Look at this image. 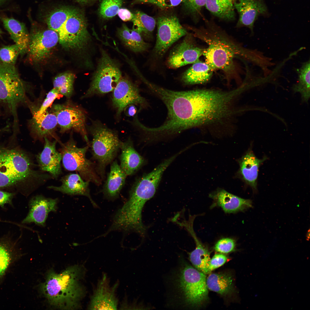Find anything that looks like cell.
<instances>
[{"instance_id": "17", "label": "cell", "mask_w": 310, "mask_h": 310, "mask_svg": "<svg viewBox=\"0 0 310 310\" xmlns=\"http://www.w3.org/2000/svg\"><path fill=\"white\" fill-rule=\"evenodd\" d=\"M57 142L56 140L51 141L45 138L42 150L35 156L38 169L48 173L53 179H57L62 173V156L56 148Z\"/></svg>"}, {"instance_id": "20", "label": "cell", "mask_w": 310, "mask_h": 310, "mask_svg": "<svg viewBox=\"0 0 310 310\" xmlns=\"http://www.w3.org/2000/svg\"><path fill=\"white\" fill-rule=\"evenodd\" d=\"M268 158L266 156L259 159L255 155L251 148L238 160L239 169V177L255 192L257 191V182L259 169Z\"/></svg>"}, {"instance_id": "5", "label": "cell", "mask_w": 310, "mask_h": 310, "mask_svg": "<svg viewBox=\"0 0 310 310\" xmlns=\"http://www.w3.org/2000/svg\"><path fill=\"white\" fill-rule=\"evenodd\" d=\"M15 65L0 62V104L13 118V131L18 130L17 110L29 100L26 87Z\"/></svg>"}, {"instance_id": "28", "label": "cell", "mask_w": 310, "mask_h": 310, "mask_svg": "<svg viewBox=\"0 0 310 310\" xmlns=\"http://www.w3.org/2000/svg\"><path fill=\"white\" fill-rule=\"evenodd\" d=\"M118 37L127 48L135 53H142L146 51L148 47L142 35L136 30L129 28L123 24L117 30Z\"/></svg>"}, {"instance_id": "21", "label": "cell", "mask_w": 310, "mask_h": 310, "mask_svg": "<svg viewBox=\"0 0 310 310\" xmlns=\"http://www.w3.org/2000/svg\"><path fill=\"white\" fill-rule=\"evenodd\" d=\"M209 197L213 200L211 208L220 207L226 213L243 211L252 207L251 200L241 198L220 188L210 194Z\"/></svg>"}, {"instance_id": "25", "label": "cell", "mask_w": 310, "mask_h": 310, "mask_svg": "<svg viewBox=\"0 0 310 310\" xmlns=\"http://www.w3.org/2000/svg\"><path fill=\"white\" fill-rule=\"evenodd\" d=\"M2 21L11 38L18 47L20 55L27 53L30 39V34L23 23L12 18H3Z\"/></svg>"}, {"instance_id": "23", "label": "cell", "mask_w": 310, "mask_h": 310, "mask_svg": "<svg viewBox=\"0 0 310 310\" xmlns=\"http://www.w3.org/2000/svg\"><path fill=\"white\" fill-rule=\"evenodd\" d=\"M120 166L127 176L137 172L146 162L145 159L136 150L129 138L121 146Z\"/></svg>"}, {"instance_id": "48", "label": "cell", "mask_w": 310, "mask_h": 310, "mask_svg": "<svg viewBox=\"0 0 310 310\" xmlns=\"http://www.w3.org/2000/svg\"><path fill=\"white\" fill-rule=\"evenodd\" d=\"M5 0H0V5Z\"/></svg>"}, {"instance_id": "26", "label": "cell", "mask_w": 310, "mask_h": 310, "mask_svg": "<svg viewBox=\"0 0 310 310\" xmlns=\"http://www.w3.org/2000/svg\"><path fill=\"white\" fill-rule=\"evenodd\" d=\"M127 176L116 160L112 162L103 187L105 195L111 199L117 198L125 184Z\"/></svg>"}, {"instance_id": "36", "label": "cell", "mask_w": 310, "mask_h": 310, "mask_svg": "<svg viewBox=\"0 0 310 310\" xmlns=\"http://www.w3.org/2000/svg\"><path fill=\"white\" fill-rule=\"evenodd\" d=\"M19 55V49L15 44L2 46L0 48V62L15 65Z\"/></svg>"}, {"instance_id": "37", "label": "cell", "mask_w": 310, "mask_h": 310, "mask_svg": "<svg viewBox=\"0 0 310 310\" xmlns=\"http://www.w3.org/2000/svg\"><path fill=\"white\" fill-rule=\"evenodd\" d=\"M60 95V94L58 91L53 88L48 93L46 98L39 107L37 111L35 110L30 111L32 115L36 117L40 116L48 109V108L52 105L54 101L59 97Z\"/></svg>"}, {"instance_id": "10", "label": "cell", "mask_w": 310, "mask_h": 310, "mask_svg": "<svg viewBox=\"0 0 310 310\" xmlns=\"http://www.w3.org/2000/svg\"><path fill=\"white\" fill-rule=\"evenodd\" d=\"M50 111L56 115L61 133L71 130L79 133L90 146L88 137L86 111L80 106L68 100L62 104L52 105Z\"/></svg>"}, {"instance_id": "45", "label": "cell", "mask_w": 310, "mask_h": 310, "mask_svg": "<svg viewBox=\"0 0 310 310\" xmlns=\"http://www.w3.org/2000/svg\"><path fill=\"white\" fill-rule=\"evenodd\" d=\"M81 4H86L94 0H75Z\"/></svg>"}, {"instance_id": "8", "label": "cell", "mask_w": 310, "mask_h": 310, "mask_svg": "<svg viewBox=\"0 0 310 310\" xmlns=\"http://www.w3.org/2000/svg\"><path fill=\"white\" fill-rule=\"evenodd\" d=\"M101 55L90 86L82 98L113 91L122 77L119 65L100 48Z\"/></svg>"}, {"instance_id": "35", "label": "cell", "mask_w": 310, "mask_h": 310, "mask_svg": "<svg viewBox=\"0 0 310 310\" xmlns=\"http://www.w3.org/2000/svg\"><path fill=\"white\" fill-rule=\"evenodd\" d=\"M5 239H0V278L4 274L11 259L12 245L10 241Z\"/></svg>"}, {"instance_id": "47", "label": "cell", "mask_w": 310, "mask_h": 310, "mask_svg": "<svg viewBox=\"0 0 310 310\" xmlns=\"http://www.w3.org/2000/svg\"><path fill=\"white\" fill-rule=\"evenodd\" d=\"M3 33V32L1 29L0 28V37L1 36L2 34Z\"/></svg>"}, {"instance_id": "7", "label": "cell", "mask_w": 310, "mask_h": 310, "mask_svg": "<svg viewBox=\"0 0 310 310\" xmlns=\"http://www.w3.org/2000/svg\"><path fill=\"white\" fill-rule=\"evenodd\" d=\"M71 131L69 140L59 144L61 147L59 150L61 154L63 166L67 170L78 173L84 180L100 185L102 179L97 171L96 165L86 157L89 146L78 147L73 138V131Z\"/></svg>"}, {"instance_id": "15", "label": "cell", "mask_w": 310, "mask_h": 310, "mask_svg": "<svg viewBox=\"0 0 310 310\" xmlns=\"http://www.w3.org/2000/svg\"><path fill=\"white\" fill-rule=\"evenodd\" d=\"M119 282L111 285L109 278L104 274L98 281L90 297L88 307L90 310H115L119 301L116 292Z\"/></svg>"}, {"instance_id": "2", "label": "cell", "mask_w": 310, "mask_h": 310, "mask_svg": "<svg viewBox=\"0 0 310 310\" xmlns=\"http://www.w3.org/2000/svg\"><path fill=\"white\" fill-rule=\"evenodd\" d=\"M37 167L32 157L25 151L0 148V188L18 186L28 195L53 179Z\"/></svg>"}, {"instance_id": "27", "label": "cell", "mask_w": 310, "mask_h": 310, "mask_svg": "<svg viewBox=\"0 0 310 310\" xmlns=\"http://www.w3.org/2000/svg\"><path fill=\"white\" fill-rule=\"evenodd\" d=\"M213 71L205 62L199 59L183 73L181 80L186 85L204 84L211 78Z\"/></svg>"}, {"instance_id": "18", "label": "cell", "mask_w": 310, "mask_h": 310, "mask_svg": "<svg viewBox=\"0 0 310 310\" xmlns=\"http://www.w3.org/2000/svg\"><path fill=\"white\" fill-rule=\"evenodd\" d=\"M234 6L239 16L236 27H247L253 35L255 22L259 16L267 12V7L263 0H235Z\"/></svg>"}, {"instance_id": "30", "label": "cell", "mask_w": 310, "mask_h": 310, "mask_svg": "<svg viewBox=\"0 0 310 310\" xmlns=\"http://www.w3.org/2000/svg\"><path fill=\"white\" fill-rule=\"evenodd\" d=\"M206 282L208 289L221 295L229 294L234 289L233 279L229 274H210Z\"/></svg>"}, {"instance_id": "40", "label": "cell", "mask_w": 310, "mask_h": 310, "mask_svg": "<svg viewBox=\"0 0 310 310\" xmlns=\"http://www.w3.org/2000/svg\"><path fill=\"white\" fill-rule=\"evenodd\" d=\"M142 3L155 5L161 9L172 7L179 5L183 0H135Z\"/></svg>"}, {"instance_id": "49", "label": "cell", "mask_w": 310, "mask_h": 310, "mask_svg": "<svg viewBox=\"0 0 310 310\" xmlns=\"http://www.w3.org/2000/svg\"><path fill=\"white\" fill-rule=\"evenodd\" d=\"M1 113H1V108H0V115H1Z\"/></svg>"}, {"instance_id": "44", "label": "cell", "mask_w": 310, "mask_h": 310, "mask_svg": "<svg viewBox=\"0 0 310 310\" xmlns=\"http://www.w3.org/2000/svg\"><path fill=\"white\" fill-rule=\"evenodd\" d=\"M125 109H126V115L128 116H133L137 114V109L133 104L128 105Z\"/></svg>"}, {"instance_id": "33", "label": "cell", "mask_w": 310, "mask_h": 310, "mask_svg": "<svg viewBox=\"0 0 310 310\" xmlns=\"http://www.w3.org/2000/svg\"><path fill=\"white\" fill-rule=\"evenodd\" d=\"M75 76L74 74L69 72L59 74L53 80V88L56 89L60 95L69 99L73 93Z\"/></svg>"}, {"instance_id": "13", "label": "cell", "mask_w": 310, "mask_h": 310, "mask_svg": "<svg viewBox=\"0 0 310 310\" xmlns=\"http://www.w3.org/2000/svg\"><path fill=\"white\" fill-rule=\"evenodd\" d=\"M185 36L170 53L166 62L169 68L176 69L193 64L203 55L205 49L197 46L192 34L188 33Z\"/></svg>"}, {"instance_id": "16", "label": "cell", "mask_w": 310, "mask_h": 310, "mask_svg": "<svg viewBox=\"0 0 310 310\" xmlns=\"http://www.w3.org/2000/svg\"><path fill=\"white\" fill-rule=\"evenodd\" d=\"M32 115L27 124L34 142L39 140L44 142L46 137L50 140L54 138L59 144L61 142L55 132L58 123L56 117L53 112L47 109L38 116Z\"/></svg>"}, {"instance_id": "6", "label": "cell", "mask_w": 310, "mask_h": 310, "mask_svg": "<svg viewBox=\"0 0 310 310\" xmlns=\"http://www.w3.org/2000/svg\"><path fill=\"white\" fill-rule=\"evenodd\" d=\"M87 129L92 137L91 146L93 157L96 161L97 171L102 179L106 166L112 162L122 144L117 132L98 120H91Z\"/></svg>"}, {"instance_id": "41", "label": "cell", "mask_w": 310, "mask_h": 310, "mask_svg": "<svg viewBox=\"0 0 310 310\" xmlns=\"http://www.w3.org/2000/svg\"><path fill=\"white\" fill-rule=\"evenodd\" d=\"M227 260V257L223 254H215L209 262L208 265L209 271L211 273L212 271L223 265Z\"/></svg>"}, {"instance_id": "4", "label": "cell", "mask_w": 310, "mask_h": 310, "mask_svg": "<svg viewBox=\"0 0 310 310\" xmlns=\"http://www.w3.org/2000/svg\"><path fill=\"white\" fill-rule=\"evenodd\" d=\"M58 34L59 42L63 47L80 54H85L93 62L94 42L88 30L84 15L81 10L72 8Z\"/></svg>"}, {"instance_id": "1", "label": "cell", "mask_w": 310, "mask_h": 310, "mask_svg": "<svg viewBox=\"0 0 310 310\" xmlns=\"http://www.w3.org/2000/svg\"><path fill=\"white\" fill-rule=\"evenodd\" d=\"M192 34L208 45L203 55L205 62L213 70L220 69L228 81L237 78L234 59L239 58L259 67L266 73L273 64L271 58L257 49L245 47L235 41L213 20H205L204 25L192 28Z\"/></svg>"}, {"instance_id": "9", "label": "cell", "mask_w": 310, "mask_h": 310, "mask_svg": "<svg viewBox=\"0 0 310 310\" xmlns=\"http://www.w3.org/2000/svg\"><path fill=\"white\" fill-rule=\"evenodd\" d=\"M206 274L189 265L182 268L179 285L186 303L192 307L202 305L208 299Z\"/></svg>"}, {"instance_id": "22", "label": "cell", "mask_w": 310, "mask_h": 310, "mask_svg": "<svg viewBox=\"0 0 310 310\" xmlns=\"http://www.w3.org/2000/svg\"><path fill=\"white\" fill-rule=\"evenodd\" d=\"M61 184L59 186L53 185L48 189L70 195H82L88 197L94 206L96 205L90 196L89 185L90 182L84 180L78 174L70 173L62 177L60 180Z\"/></svg>"}, {"instance_id": "19", "label": "cell", "mask_w": 310, "mask_h": 310, "mask_svg": "<svg viewBox=\"0 0 310 310\" xmlns=\"http://www.w3.org/2000/svg\"><path fill=\"white\" fill-rule=\"evenodd\" d=\"M58 202L57 198H47L41 195L33 196L29 202V212L22 223H34L39 226L44 227L49 213L56 212Z\"/></svg>"}, {"instance_id": "31", "label": "cell", "mask_w": 310, "mask_h": 310, "mask_svg": "<svg viewBox=\"0 0 310 310\" xmlns=\"http://www.w3.org/2000/svg\"><path fill=\"white\" fill-rule=\"evenodd\" d=\"M298 74L297 83L293 85L292 89L294 92H299L302 100L307 102L310 97V60L303 63L301 67L295 68Z\"/></svg>"}, {"instance_id": "34", "label": "cell", "mask_w": 310, "mask_h": 310, "mask_svg": "<svg viewBox=\"0 0 310 310\" xmlns=\"http://www.w3.org/2000/svg\"><path fill=\"white\" fill-rule=\"evenodd\" d=\"M123 4V0H102L98 12L101 17L109 19L116 15Z\"/></svg>"}, {"instance_id": "39", "label": "cell", "mask_w": 310, "mask_h": 310, "mask_svg": "<svg viewBox=\"0 0 310 310\" xmlns=\"http://www.w3.org/2000/svg\"><path fill=\"white\" fill-rule=\"evenodd\" d=\"M206 0H183L186 9L193 15L199 16L203 7L205 6Z\"/></svg>"}, {"instance_id": "46", "label": "cell", "mask_w": 310, "mask_h": 310, "mask_svg": "<svg viewBox=\"0 0 310 310\" xmlns=\"http://www.w3.org/2000/svg\"><path fill=\"white\" fill-rule=\"evenodd\" d=\"M307 239V240H309L310 238V229H309L308 230L307 232L306 235Z\"/></svg>"}, {"instance_id": "43", "label": "cell", "mask_w": 310, "mask_h": 310, "mask_svg": "<svg viewBox=\"0 0 310 310\" xmlns=\"http://www.w3.org/2000/svg\"><path fill=\"white\" fill-rule=\"evenodd\" d=\"M117 14L120 18L124 22L132 20L134 16L133 14L125 8H120Z\"/></svg>"}, {"instance_id": "38", "label": "cell", "mask_w": 310, "mask_h": 310, "mask_svg": "<svg viewBox=\"0 0 310 310\" xmlns=\"http://www.w3.org/2000/svg\"><path fill=\"white\" fill-rule=\"evenodd\" d=\"M235 245V242L233 239L228 238H224L220 239L217 242L214 248L217 252L227 253L234 250Z\"/></svg>"}, {"instance_id": "3", "label": "cell", "mask_w": 310, "mask_h": 310, "mask_svg": "<svg viewBox=\"0 0 310 310\" xmlns=\"http://www.w3.org/2000/svg\"><path fill=\"white\" fill-rule=\"evenodd\" d=\"M85 272L84 266L79 265L69 267L59 274L51 270L40 285V291L48 303L57 308H79L86 294V289L80 282Z\"/></svg>"}, {"instance_id": "29", "label": "cell", "mask_w": 310, "mask_h": 310, "mask_svg": "<svg viewBox=\"0 0 310 310\" xmlns=\"http://www.w3.org/2000/svg\"><path fill=\"white\" fill-rule=\"evenodd\" d=\"M235 0H206L205 7L214 16L227 22L236 18Z\"/></svg>"}, {"instance_id": "12", "label": "cell", "mask_w": 310, "mask_h": 310, "mask_svg": "<svg viewBox=\"0 0 310 310\" xmlns=\"http://www.w3.org/2000/svg\"><path fill=\"white\" fill-rule=\"evenodd\" d=\"M113 92V105L117 110V118L129 105L138 104L141 108L147 105L145 99L140 95L137 86L126 76L122 77Z\"/></svg>"}, {"instance_id": "14", "label": "cell", "mask_w": 310, "mask_h": 310, "mask_svg": "<svg viewBox=\"0 0 310 310\" xmlns=\"http://www.w3.org/2000/svg\"><path fill=\"white\" fill-rule=\"evenodd\" d=\"M59 42L56 32L49 29L32 32L30 34L27 53L32 62H39L46 59Z\"/></svg>"}, {"instance_id": "11", "label": "cell", "mask_w": 310, "mask_h": 310, "mask_svg": "<svg viewBox=\"0 0 310 310\" xmlns=\"http://www.w3.org/2000/svg\"><path fill=\"white\" fill-rule=\"evenodd\" d=\"M157 32L154 53L161 57L174 43L188 33L175 16H162L157 22Z\"/></svg>"}, {"instance_id": "32", "label": "cell", "mask_w": 310, "mask_h": 310, "mask_svg": "<svg viewBox=\"0 0 310 310\" xmlns=\"http://www.w3.org/2000/svg\"><path fill=\"white\" fill-rule=\"evenodd\" d=\"M133 15L131 20L133 24V28L141 35L143 34L146 37H149L155 27V20L140 11H136Z\"/></svg>"}, {"instance_id": "42", "label": "cell", "mask_w": 310, "mask_h": 310, "mask_svg": "<svg viewBox=\"0 0 310 310\" xmlns=\"http://www.w3.org/2000/svg\"><path fill=\"white\" fill-rule=\"evenodd\" d=\"M14 195L13 193L0 190V206L4 208L6 204L12 205V200Z\"/></svg>"}, {"instance_id": "24", "label": "cell", "mask_w": 310, "mask_h": 310, "mask_svg": "<svg viewBox=\"0 0 310 310\" xmlns=\"http://www.w3.org/2000/svg\"><path fill=\"white\" fill-rule=\"evenodd\" d=\"M193 225V223L189 222L185 226V228L193 238L196 245L195 249L189 253V259L195 268L206 275L210 274L211 273L208 269L210 259L209 251L197 237Z\"/></svg>"}]
</instances>
